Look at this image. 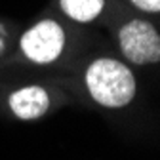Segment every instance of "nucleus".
Returning <instances> with one entry per match:
<instances>
[{"mask_svg": "<svg viewBox=\"0 0 160 160\" xmlns=\"http://www.w3.org/2000/svg\"><path fill=\"white\" fill-rule=\"evenodd\" d=\"M120 48L132 63L145 65L160 59V38L156 29L141 19L126 23L118 32Z\"/></svg>", "mask_w": 160, "mask_h": 160, "instance_id": "obj_2", "label": "nucleus"}, {"mask_svg": "<svg viewBox=\"0 0 160 160\" xmlns=\"http://www.w3.org/2000/svg\"><path fill=\"white\" fill-rule=\"evenodd\" d=\"M105 0H61L63 12L80 23H88L101 13Z\"/></svg>", "mask_w": 160, "mask_h": 160, "instance_id": "obj_5", "label": "nucleus"}, {"mask_svg": "<svg viewBox=\"0 0 160 160\" xmlns=\"http://www.w3.org/2000/svg\"><path fill=\"white\" fill-rule=\"evenodd\" d=\"M92 97L103 107H124L135 93V78L130 69L114 59H97L86 72Z\"/></svg>", "mask_w": 160, "mask_h": 160, "instance_id": "obj_1", "label": "nucleus"}, {"mask_svg": "<svg viewBox=\"0 0 160 160\" xmlns=\"http://www.w3.org/2000/svg\"><path fill=\"white\" fill-rule=\"evenodd\" d=\"M65 32L55 21L44 19L21 36V50L34 63H52L63 52Z\"/></svg>", "mask_w": 160, "mask_h": 160, "instance_id": "obj_3", "label": "nucleus"}, {"mask_svg": "<svg viewBox=\"0 0 160 160\" xmlns=\"http://www.w3.org/2000/svg\"><path fill=\"white\" fill-rule=\"evenodd\" d=\"M50 105L48 93L38 88V86H29L23 90H17L15 93L10 95V107L13 111L15 116H19L21 120H32L38 118L46 112Z\"/></svg>", "mask_w": 160, "mask_h": 160, "instance_id": "obj_4", "label": "nucleus"}, {"mask_svg": "<svg viewBox=\"0 0 160 160\" xmlns=\"http://www.w3.org/2000/svg\"><path fill=\"white\" fill-rule=\"evenodd\" d=\"M132 2L143 12H152L156 13L160 10V0H132Z\"/></svg>", "mask_w": 160, "mask_h": 160, "instance_id": "obj_6", "label": "nucleus"}]
</instances>
